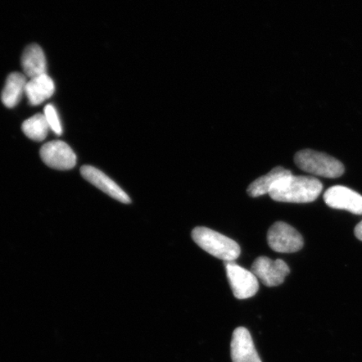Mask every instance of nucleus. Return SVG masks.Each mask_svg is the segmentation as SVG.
<instances>
[{
    "mask_svg": "<svg viewBox=\"0 0 362 362\" xmlns=\"http://www.w3.org/2000/svg\"><path fill=\"white\" fill-rule=\"evenodd\" d=\"M80 171L85 180H87L89 183L101 189L108 196L122 203H131V199L128 194L101 170L93 166L84 165L81 167Z\"/></svg>",
    "mask_w": 362,
    "mask_h": 362,
    "instance_id": "obj_9",
    "label": "nucleus"
},
{
    "mask_svg": "<svg viewBox=\"0 0 362 362\" xmlns=\"http://www.w3.org/2000/svg\"><path fill=\"white\" fill-rule=\"evenodd\" d=\"M27 81L25 75L20 72H13L8 75L1 95L4 106L13 108L18 105L23 95L25 94Z\"/></svg>",
    "mask_w": 362,
    "mask_h": 362,
    "instance_id": "obj_13",
    "label": "nucleus"
},
{
    "mask_svg": "<svg viewBox=\"0 0 362 362\" xmlns=\"http://www.w3.org/2000/svg\"><path fill=\"white\" fill-rule=\"evenodd\" d=\"M192 237L203 250L224 262H234L241 253V248L234 240L204 226L194 228Z\"/></svg>",
    "mask_w": 362,
    "mask_h": 362,
    "instance_id": "obj_2",
    "label": "nucleus"
},
{
    "mask_svg": "<svg viewBox=\"0 0 362 362\" xmlns=\"http://www.w3.org/2000/svg\"><path fill=\"white\" fill-rule=\"evenodd\" d=\"M251 271L268 287L282 284L291 273L288 266L283 260H272L267 257H257L252 265Z\"/></svg>",
    "mask_w": 362,
    "mask_h": 362,
    "instance_id": "obj_7",
    "label": "nucleus"
},
{
    "mask_svg": "<svg viewBox=\"0 0 362 362\" xmlns=\"http://www.w3.org/2000/svg\"><path fill=\"white\" fill-rule=\"evenodd\" d=\"M230 356L233 362H262L247 329L238 327L234 330L230 342Z\"/></svg>",
    "mask_w": 362,
    "mask_h": 362,
    "instance_id": "obj_10",
    "label": "nucleus"
},
{
    "mask_svg": "<svg viewBox=\"0 0 362 362\" xmlns=\"http://www.w3.org/2000/svg\"><path fill=\"white\" fill-rule=\"evenodd\" d=\"M268 243L274 252L293 253L301 250L304 239L293 226L284 221H278L269 230Z\"/></svg>",
    "mask_w": 362,
    "mask_h": 362,
    "instance_id": "obj_4",
    "label": "nucleus"
},
{
    "mask_svg": "<svg viewBox=\"0 0 362 362\" xmlns=\"http://www.w3.org/2000/svg\"><path fill=\"white\" fill-rule=\"evenodd\" d=\"M323 185L311 176H294L291 173L279 180L269 192L275 202L310 203L319 197Z\"/></svg>",
    "mask_w": 362,
    "mask_h": 362,
    "instance_id": "obj_1",
    "label": "nucleus"
},
{
    "mask_svg": "<svg viewBox=\"0 0 362 362\" xmlns=\"http://www.w3.org/2000/svg\"><path fill=\"white\" fill-rule=\"evenodd\" d=\"M291 173V170L284 169V167H276L269 174L253 181L247 188V193L252 197H259L269 194L271 189L279 180Z\"/></svg>",
    "mask_w": 362,
    "mask_h": 362,
    "instance_id": "obj_14",
    "label": "nucleus"
},
{
    "mask_svg": "<svg viewBox=\"0 0 362 362\" xmlns=\"http://www.w3.org/2000/svg\"><path fill=\"white\" fill-rule=\"evenodd\" d=\"M294 163L302 170L325 178H338L345 172L341 161L327 153L304 149L294 156Z\"/></svg>",
    "mask_w": 362,
    "mask_h": 362,
    "instance_id": "obj_3",
    "label": "nucleus"
},
{
    "mask_svg": "<svg viewBox=\"0 0 362 362\" xmlns=\"http://www.w3.org/2000/svg\"><path fill=\"white\" fill-rule=\"evenodd\" d=\"M325 204L334 209L346 210L352 214L362 215V196L342 185L330 187L324 194Z\"/></svg>",
    "mask_w": 362,
    "mask_h": 362,
    "instance_id": "obj_8",
    "label": "nucleus"
},
{
    "mask_svg": "<svg viewBox=\"0 0 362 362\" xmlns=\"http://www.w3.org/2000/svg\"><path fill=\"white\" fill-rule=\"evenodd\" d=\"M55 84L47 74L35 76L27 81L25 95L31 105L37 106L53 96Z\"/></svg>",
    "mask_w": 362,
    "mask_h": 362,
    "instance_id": "obj_12",
    "label": "nucleus"
},
{
    "mask_svg": "<svg viewBox=\"0 0 362 362\" xmlns=\"http://www.w3.org/2000/svg\"><path fill=\"white\" fill-rule=\"evenodd\" d=\"M354 232L356 237L362 241V221L356 225Z\"/></svg>",
    "mask_w": 362,
    "mask_h": 362,
    "instance_id": "obj_17",
    "label": "nucleus"
},
{
    "mask_svg": "<svg viewBox=\"0 0 362 362\" xmlns=\"http://www.w3.org/2000/svg\"><path fill=\"white\" fill-rule=\"evenodd\" d=\"M21 65L27 78L47 74V59L42 47L31 44L25 49L21 57Z\"/></svg>",
    "mask_w": 362,
    "mask_h": 362,
    "instance_id": "obj_11",
    "label": "nucleus"
},
{
    "mask_svg": "<svg viewBox=\"0 0 362 362\" xmlns=\"http://www.w3.org/2000/svg\"><path fill=\"white\" fill-rule=\"evenodd\" d=\"M40 158L49 168L69 170L76 165V156L71 148L61 140L45 144L40 151Z\"/></svg>",
    "mask_w": 362,
    "mask_h": 362,
    "instance_id": "obj_6",
    "label": "nucleus"
},
{
    "mask_svg": "<svg viewBox=\"0 0 362 362\" xmlns=\"http://www.w3.org/2000/svg\"><path fill=\"white\" fill-rule=\"evenodd\" d=\"M22 130L31 140L42 142L47 139L49 127L44 113H37L23 123Z\"/></svg>",
    "mask_w": 362,
    "mask_h": 362,
    "instance_id": "obj_15",
    "label": "nucleus"
},
{
    "mask_svg": "<svg viewBox=\"0 0 362 362\" xmlns=\"http://www.w3.org/2000/svg\"><path fill=\"white\" fill-rule=\"evenodd\" d=\"M226 274L234 296L238 300L255 296L259 291V280L252 271L242 268L235 262H224Z\"/></svg>",
    "mask_w": 362,
    "mask_h": 362,
    "instance_id": "obj_5",
    "label": "nucleus"
},
{
    "mask_svg": "<svg viewBox=\"0 0 362 362\" xmlns=\"http://www.w3.org/2000/svg\"><path fill=\"white\" fill-rule=\"evenodd\" d=\"M44 115L45 119H47L49 129L57 135H62V126L55 107L52 105V104H48L45 107Z\"/></svg>",
    "mask_w": 362,
    "mask_h": 362,
    "instance_id": "obj_16",
    "label": "nucleus"
}]
</instances>
